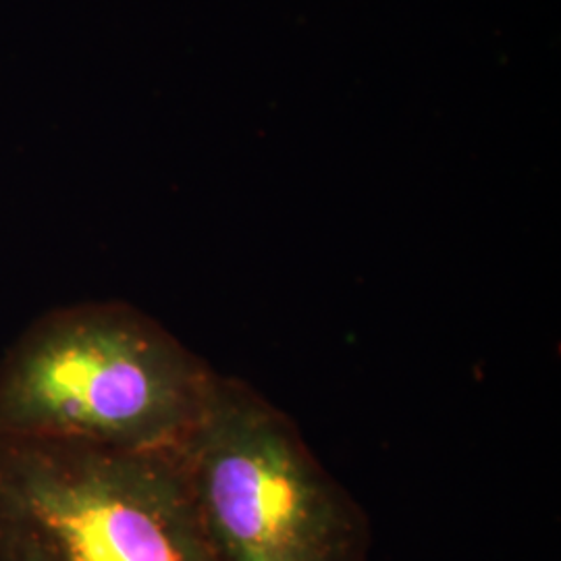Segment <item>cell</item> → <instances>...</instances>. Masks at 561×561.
I'll use <instances>...</instances> for the list:
<instances>
[{
	"instance_id": "6da1fadb",
	"label": "cell",
	"mask_w": 561,
	"mask_h": 561,
	"mask_svg": "<svg viewBox=\"0 0 561 561\" xmlns=\"http://www.w3.org/2000/svg\"><path fill=\"white\" fill-rule=\"evenodd\" d=\"M215 377L134 306H62L0 358V435L171 451L201 421Z\"/></svg>"
},
{
	"instance_id": "7a4b0ae2",
	"label": "cell",
	"mask_w": 561,
	"mask_h": 561,
	"mask_svg": "<svg viewBox=\"0 0 561 561\" xmlns=\"http://www.w3.org/2000/svg\"><path fill=\"white\" fill-rule=\"evenodd\" d=\"M0 561H227L178 449L0 435Z\"/></svg>"
},
{
	"instance_id": "3957f363",
	"label": "cell",
	"mask_w": 561,
	"mask_h": 561,
	"mask_svg": "<svg viewBox=\"0 0 561 561\" xmlns=\"http://www.w3.org/2000/svg\"><path fill=\"white\" fill-rule=\"evenodd\" d=\"M178 454L225 560L366 561L358 503L252 385L217 373Z\"/></svg>"
}]
</instances>
